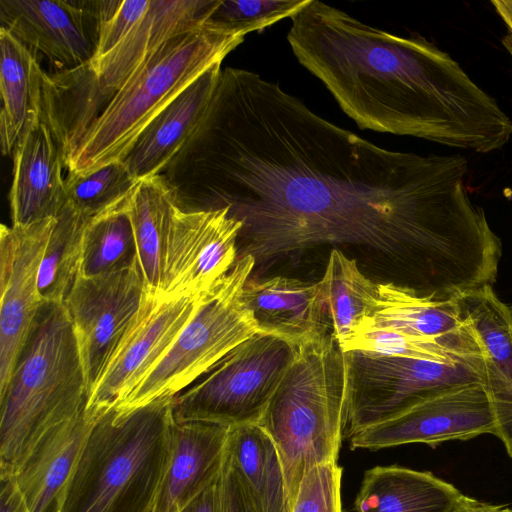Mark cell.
I'll return each instance as SVG.
<instances>
[{"label":"cell","instance_id":"1","mask_svg":"<svg viewBox=\"0 0 512 512\" xmlns=\"http://www.w3.org/2000/svg\"><path fill=\"white\" fill-rule=\"evenodd\" d=\"M462 155L391 151L322 118L278 83L221 71L196 131L160 174L182 211L228 209L238 257L319 244L390 255L411 283L453 287L477 268L484 216Z\"/></svg>","mask_w":512,"mask_h":512},{"label":"cell","instance_id":"35","mask_svg":"<svg viewBox=\"0 0 512 512\" xmlns=\"http://www.w3.org/2000/svg\"><path fill=\"white\" fill-rule=\"evenodd\" d=\"M342 467L317 465L302 478L291 512H342Z\"/></svg>","mask_w":512,"mask_h":512},{"label":"cell","instance_id":"7","mask_svg":"<svg viewBox=\"0 0 512 512\" xmlns=\"http://www.w3.org/2000/svg\"><path fill=\"white\" fill-rule=\"evenodd\" d=\"M256 261L238 257L222 281L205 296L177 339L150 374L117 408L130 411L174 397L207 374L235 347L259 333L243 301Z\"/></svg>","mask_w":512,"mask_h":512},{"label":"cell","instance_id":"23","mask_svg":"<svg viewBox=\"0 0 512 512\" xmlns=\"http://www.w3.org/2000/svg\"><path fill=\"white\" fill-rule=\"evenodd\" d=\"M369 328L458 343L478 341L458 299L435 301L421 298L395 282L378 283V295L372 311L358 330Z\"/></svg>","mask_w":512,"mask_h":512},{"label":"cell","instance_id":"41","mask_svg":"<svg viewBox=\"0 0 512 512\" xmlns=\"http://www.w3.org/2000/svg\"><path fill=\"white\" fill-rule=\"evenodd\" d=\"M509 309H510V312H511V315H512V305L509 306Z\"/></svg>","mask_w":512,"mask_h":512},{"label":"cell","instance_id":"39","mask_svg":"<svg viewBox=\"0 0 512 512\" xmlns=\"http://www.w3.org/2000/svg\"><path fill=\"white\" fill-rule=\"evenodd\" d=\"M454 512H512V508L504 504H491L461 494Z\"/></svg>","mask_w":512,"mask_h":512},{"label":"cell","instance_id":"3","mask_svg":"<svg viewBox=\"0 0 512 512\" xmlns=\"http://www.w3.org/2000/svg\"><path fill=\"white\" fill-rule=\"evenodd\" d=\"M88 402L81 356L63 303L43 302L0 391V479L14 475L36 442Z\"/></svg>","mask_w":512,"mask_h":512},{"label":"cell","instance_id":"12","mask_svg":"<svg viewBox=\"0 0 512 512\" xmlns=\"http://www.w3.org/2000/svg\"><path fill=\"white\" fill-rule=\"evenodd\" d=\"M240 221L228 209L174 212L161 294L203 298L238 258Z\"/></svg>","mask_w":512,"mask_h":512},{"label":"cell","instance_id":"38","mask_svg":"<svg viewBox=\"0 0 512 512\" xmlns=\"http://www.w3.org/2000/svg\"><path fill=\"white\" fill-rule=\"evenodd\" d=\"M179 512H219L218 479L192 499Z\"/></svg>","mask_w":512,"mask_h":512},{"label":"cell","instance_id":"30","mask_svg":"<svg viewBox=\"0 0 512 512\" xmlns=\"http://www.w3.org/2000/svg\"><path fill=\"white\" fill-rule=\"evenodd\" d=\"M88 220L67 202L56 216L38 274L42 302L64 303L71 291L80 273Z\"/></svg>","mask_w":512,"mask_h":512},{"label":"cell","instance_id":"26","mask_svg":"<svg viewBox=\"0 0 512 512\" xmlns=\"http://www.w3.org/2000/svg\"><path fill=\"white\" fill-rule=\"evenodd\" d=\"M128 202L145 288L161 293L176 197L165 179L155 175L140 179Z\"/></svg>","mask_w":512,"mask_h":512},{"label":"cell","instance_id":"10","mask_svg":"<svg viewBox=\"0 0 512 512\" xmlns=\"http://www.w3.org/2000/svg\"><path fill=\"white\" fill-rule=\"evenodd\" d=\"M145 294L139 265L95 277L78 275L63 304L77 340L88 397L134 322Z\"/></svg>","mask_w":512,"mask_h":512},{"label":"cell","instance_id":"9","mask_svg":"<svg viewBox=\"0 0 512 512\" xmlns=\"http://www.w3.org/2000/svg\"><path fill=\"white\" fill-rule=\"evenodd\" d=\"M347 412L344 437L388 420L448 388L484 384V357L435 362L376 352H344Z\"/></svg>","mask_w":512,"mask_h":512},{"label":"cell","instance_id":"18","mask_svg":"<svg viewBox=\"0 0 512 512\" xmlns=\"http://www.w3.org/2000/svg\"><path fill=\"white\" fill-rule=\"evenodd\" d=\"M9 194L12 225L29 226L55 218L66 203L65 158L41 120L16 144Z\"/></svg>","mask_w":512,"mask_h":512},{"label":"cell","instance_id":"15","mask_svg":"<svg viewBox=\"0 0 512 512\" xmlns=\"http://www.w3.org/2000/svg\"><path fill=\"white\" fill-rule=\"evenodd\" d=\"M1 27L57 72L87 65L96 50L98 23L94 1L0 0Z\"/></svg>","mask_w":512,"mask_h":512},{"label":"cell","instance_id":"29","mask_svg":"<svg viewBox=\"0 0 512 512\" xmlns=\"http://www.w3.org/2000/svg\"><path fill=\"white\" fill-rule=\"evenodd\" d=\"M129 195L87 221L83 232L80 275L95 277L139 265Z\"/></svg>","mask_w":512,"mask_h":512},{"label":"cell","instance_id":"11","mask_svg":"<svg viewBox=\"0 0 512 512\" xmlns=\"http://www.w3.org/2000/svg\"><path fill=\"white\" fill-rule=\"evenodd\" d=\"M203 298H168L146 290L134 322L90 393L87 406L109 411L122 404L165 356Z\"/></svg>","mask_w":512,"mask_h":512},{"label":"cell","instance_id":"34","mask_svg":"<svg viewBox=\"0 0 512 512\" xmlns=\"http://www.w3.org/2000/svg\"><path fill=\"white\" fill-rule=\"evenodd\" d=\"M150 2L151 0L94 1L98 35L95 54L90 62H96L112 52L148 11Z\"/></svg>","mask_w":512,"mask_h":512},{"label":"cell","instance_id":"6","mask_svg":"<svg viewBox=\"0 0 512 512\" xmlns=\"http://www.w3.org/2000/svg\"><path fill=\"white\" fill-rule=\"evenodd\" d=\"M347 396L345 356L332 331L298 346L259 422L280 455L291 508L303 476L337 462Z\"/></svg>","mask_w":512,"mask_h":512},{"label":"cell","instance_id":"2","mask_svg":"<svg viewBox=\"0 0 512 512\" xmlns=\"http://www.w3.org/2000/svg\"><path fill=\"white\" fill-rule=\"evenodd\" d=\"M287 40L362 129L490 153L512 120L447 52L418 35L370 26L319 0L291 18Z\"/></svg>","mask_w":512,"mask_h":512},{"label":"cell","instance_id":"8","mask_svg":"<svg viewBox=\"0 0 512 512\" xmlns=\"http://www.w3.org/2000/svg\"><path fill=\"white\" fill-rule=\"evenodd\" d=\"M297 352L287 340L255 334L173 397L174 422L259 423Z\"/></svg>","mask_w":512,"mask_h":512},{"label":"cell","instance_id":"22","mask_svg":"<svg viewBox=\"0 0 512 512\" xmlns=\"http://www.w3.org/2000/svg\"><path fill=\"white\" fill-rule=\"evenodd\" d=\"M216 63L182 91L140 134L123 160L137 180L160 175L198 128L219 82Z\"/></svg>","mask_w":512,"mask_h":512},{"label":"cell","instance_id":"32","mask_svg":"<svg viewBox=\"0 0 512 512\" xmlns=\"http://www.w3.org/2000/svg\"><path fill=\"white\" fill-rule=\"evenodd\" d=\"M138 181L123 161L83 175L68 172L65 177L66 202L90 219L125 199Z\"/></svg>","mask_w":512,"mask_h":512},{"label":"cell","instance_id":"33","mask_svg":"<svg viewBox=\"0 0 512 512\" xmlns=\"http://www.w3.org/2000/svg\"><path fill=\"white\" fill-rule=\"evenodd\" d=\"M309 0H218L207 21L245 37L299 12Z\"/></svg>","mask_w":512,"mask_h":512},{"label":"cell","instance_id":"28","mask_svg":"<svg viewBox=\"0 0 512 512\" xmlns=\"http://www.w3.org/2000/svg\"><path fill=\"white\" fill-rule=\"evenodd\" d=\"M332 333L339 345L350 339L371 313L378 283L368 279L354 259L340 250L330 252L320 280Z\"/></svg>","mask_w":512,"mask_h":512},{"label":"cell","instance_id":"27","mask_svg":"<svg viewBox=\"0 0 512 512\" xmlns=\"http://www.w3.org/2000/svg\"><path fill=\"white\" fill-rule=\"evenodd\" d=\"M227 450L260 512H291L280 455L259 423L232 425Z\"/></svg>","mask_w":512,"mask_h":512},{"label":"cell","instance_id":"36","mask_svg":"<svg viewBox=\"0 0 512 512\" xmlns=\"http://www.w3.org/2000/svg\"><path fill=\"white\" fill-rule=\"evenodd\" d=\"M219 512H260L228 450L218 478Z\"/></svg>","mask_w":512,"mask_h":512},{"label":"cell","instance_id":"21","mask_svg":"<svg viewBox=\"0 0 512 512\" xmlns=\"http://www.w3.org/2000/svg\"><path fill=\"white\" fill-rule=\"evenodd\" d=\"M242 297L260 333L296 346L329 333L320 281L307 283L284 276L248 280Z\"/></svg>","mask_w":512,"mask_h":512},{"label":"cell","instance_id":"20","mask_svg":"<svg viewBox=\"0 0 512 512\" xmlns=\"http://www.w3.org/2000/svg\"><path fill=\"white\" fill-rule=\"evenodd\" d=\"M230 429L213 422L173 420L155 512L180 511L218 479Z\"/></svg>","mask_w":512,"mask_h":512},{"label":"cell","instance_id":"42","mask_svg":"<svg viewBox=\"0 0 512 512\" xmlns=\"http://www.w3.org/2000/svg\"><path fill=\"white\" fill-rule=\"evenodd\" d=\"M177 512H179V511H177Z\"/></svg>","mask_w":512,"mask_h":512},{"label":"cell","instance_id":"40","mask_svg":"<svg viewBox=\"0 0 512 512\" xmlns=\"http://www.w3.org/2000/svg\"><path fill=\"white\" fill-rule=\"evenodd\" d=\"M491 4L506 27L502 44L512 58V0H492Z\"/></svg>","mask_w":512,"mask_h":512},{"label":"cell","instance_id":"4","mask_svg":"<svg viewBox=\"0 0 512 512\" xmlns=\"http://www.w3.org/2000/svg\"><path fill=\"white\" fill-rule=\"evenodd\" d=\"M173 397L100 416L60 512H155L169 451Z\"/></svg>","mask_w":512,"mask_h":512},{"label":"cell","instance_id":"19","mask_svg":"<svg viewBox=\"0 0 512 512\" xmlns=\"http://www.w3.org/2000/svg\"><path fill=\"white\" fill-rule=\"evenodd\" d=\"M464 317L482 346L484 390L490 402L495 433L512 459V315L493 290L485 286L458 299Z\"/></svg>","mask_w":512,"mask_h":512},{"label":"cell","instance_id":"14","mask_svg":"<svg viewBox=\"0 0 512 512\" xmlns=\"http://www.w3.org/2000/svg\"><path fill=\"white\" fill-rule=\"evenodd\" d=\"M55 219L0 228V391L10 379L43 303L38 274Z\"/></svg>","mask_w":512,"mask_h":512},{"label":"cell","instance_id":"16","mask_svg":"<svg viewBox=\"0 0 512 512\" xmlns=\"http://www.w3.org/2000/svg\"><path fill=\"white\" fill-rule=\"evenodd\" d=\"M218 0H151L148 11L108 55L90 62L92 91L105 105L124 82L170 39L209 19Z\"/></svg>","mask_w":512,"mask_h":512},{"label":"cell","instance_id":"13","mask_svg":"<svg viewBox=\"0 0 512 512\" xmlns=\"http://www.w3.org/2000/svg\"><path fill=\"white\" fill-rule=\"evenodd\" d=\"M494 433L493 414L483 384H468L433 394L349 440L351 449L379 450L410 443L435 447L446 441Z\"/></svg>","mask_w":512,"mask_h":512},{"label":"cell","instance_id":"37","mask_svg":"<svg viewBox=\"0 0 512 512\" xmlns=\"http://www.w3.org/2000/svg\"><path fill=\"white\" fill-rule=\"evenodd\" d=\"M0 512H29L26 503L11 478L1 479Z\"/></svg>","mask_w":512,"mask_h":512},{"label":"cell","instance_id":"5","mask_svg":"<svg viewBox=\"0 0 512 512\" xmlns=\"http://www.w3.org/2000/svg\"><path fill=\"white\" fill-rule=\"evenodd\" d=\"M244 37L206 21L163 44L124 82L68 155V172L87 174L123 161L149 123Z\"/></svg>","mask_w":512,"mask_h":512},{"label":"cell","instance_id":"24","mask_svg":"<svg viewBox=\"0 0 512 512\" xmlns=\"http://www.w3.org/2000/svg\"><path fill=\"white\" fill-rule=\"evenodd\" d=\"M0 49V143L2 154L9 156L25 132L42 120L45 72L36 54L4 27Z\"/></svg>","mask_w":512,"mask_h":512},{"label":"cell","instance_id":"25","mask_svg":"<svg viewBox=\"0 0 512 512\" xmlns=\"http://www.w3.org/2000/svg\"><path fill=\"white\" fill-rule=\"evenodd\" d=\"M461 492L431 472L397 465L365 472L357 512H454Z\"/></svg>","mask_w":512,"mask_h":512},{"label":"cell","instance_id":"31","mask_svg":"<svg viewBox=\"0 0 512 512\" xmlns=\"http://www.w3.org/2000/svg\"><path fill=\"white\" fill-rule=\"evenodd\" d=\"M340 347L343 352L363 350L435 362H458L484 357L479 340L458 343L377 328L358 330Z\"/></svg>","mask_w":512,"mask_h":512},{"label":"cell","instance_id":"17","mask_svg":"<svg viewBox=\"0 0 512 512\" xmlns=\"http://www.w3.org/2000/svg\"><path fill=\"white\" fill-rule=\"evenodd\" d=\"M87 405L49 429L20 463L14 480L29 512H60L68 482L102 414Z\"/></svg>","mask_w":512,"mask_h":512}]
</instances>
